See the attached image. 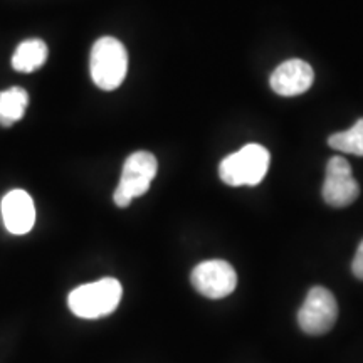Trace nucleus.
Segmentation results:
<instances>
[{
    "mask_svg": "<svg viewBox=\"0 0 363 363\" xmlns=\"http://www.w3.org/2000/svg\"><path fill=\"white\" fill-rule=\"evenodd\" d=\"M123 296L121 283L115 278H104L88 283L69 293L67 305L76 316L96 320L111 315Z\"/></svg>",
    "mask_w": 363,
    "mask_h": 363,
    "instance_id": "f257e3e1",
    "label": "nucleus"
},
{
    "mask_svg": "<svg viewBox=\"0 0 363 363\" xmlns=\"http://www.w3.org/2000/svg\"><path fill=\"white\" fill-rule=\"evenodd\" d=\"M269 162V152L262 145L249 143L220 162V180L230 187H254L264 180Z\"/></svg>",
    "mask_w": 363,
    "mask_h": 363,
    "instance_id": "f03ea898",
    "label": "nucleus"
},
{
    "mask_svg": "<svg viewBox=\"0 0 363 363\" xmlns=\"http://www.w3.org/2000/svg\"><path fill=\"white\" fill-rule=\"evenodd\" d=\"M89 71L93 83L103 91L120 88L128 71V52L115 38H101L91 49Z\"/></svg>",
    "mask_w": 363,
    "mask_h": 363,
    "instance_id": "7ed1b4c3",
    "label": "nucleus"
},
{
    "mask_svg": "<svg viewBox=\"0 0 363 363\" xmlns=\"http://www.w3.org/2000/svg\"><path fill=\"white\" fill-rule=\"evenodd\" d=\"M157 170L158 162L153 153L145 152V150L131 153L126 158L123 170H121L120 184H118L115 195H113L116 206L128 207L133 199L147 194L153 179H155Z\"/></svg>",
    "mask_w": 363,
    "mask_h": 363,
    "instance_id": "20e7f679",
    "label": "nucleus"
},
{
    "mask_svg": "<svg viewBox=\"0 0 363 363\" xmlns=\"http://www.w3.org/2000/svg\"><path fill=\"white\" fill-rule=\"evenodd\" d=\"M338 318V305L333 293L323 286H315L306 294L298 311L299 328L306 335H325L333 328Z\"/></svg>",
    "mask_w": 363,
    "mask_h": 363,
    "instance_id": "39448f33",
    "label": "nucleus"
},
{
    "mask_svg": "<svg viewBox=\"0 0 363 363\" xmlns=\"http://www.w3.org/2000/svg\"><path fill=\"white\" fill-rule=\"evenodd\" d=\"M190 281L202 296L220 299L229 296L234 291L235 286H238V274L227 261L212 259L195 266L192 274H190Z\"/></svg>",
    "mask_w": 363,
    "mask_h": 363,
    "instance_id": "423d86ee",
    "label": "nucleus"
},
{
    "mask_svg": "<svg viewBox=\"0 0 363 363\" xmlns=\"http://www.w3.org/2000/svg\"><path fill=\"white\" fill-rule=\"evenodd\" d=\"M321 195L328 206L337 208L352 206L360 195V185L353 179L350 163L343 157L330 158Z\"/></svg>",
    "mask_w": 363,
    "mask_h": 363,
    "instance_id": "0eeeda50",
    "label": "nucleus"
},
{
    "mask_svg": "<svg viewBox=\"0 0 363 363\" xmlns=\"http://www.w3.org/2000/svg\"><path fill=\"white\" fill-rule=\"evenodd\" d=\"M315 71L303 59H289L276 67L271 74L269 84L279 96H299L311 88Z\"/></svg>",
    "mask_w": 363,
    "mask_h": 363,
    "instance_id": "6e6552de",
    "label": "nucleus"
},
{
    "mask_svg": "<svg viewBox=\"0 0 363 363\" xmlns=\"http://www.w3.org/2000/svg\"><path fill=\"white\" fill-rule=\"evenodd\" d=\"M2 219L9 233L22 235L30 233L35 222V207L30 195L24 190H11L2 199Z\"/></svg>",
    "mask_w": 363,
    "mask_h": 363,
    "instance_id": "1a4fd4ad",
    "label": "nucleus"
},
{
    "mask_svg": "<svg viewBox=\"0 0 363 363\" xmlns=\"http://www.w3.org/2000/svg\"><path fill=\"white\" fill-rule=\"evenodd\" d=\"M48 45L40 39H27L17 45L12 56V67L19 72H34L48 61Z\"/></svg>",
    "mask_w": 363,
    "mask_h": 363,
    "instance_id": "9d476101",
    "label": "nucleus"
},
{
    "mask_svg": "<svg viewBox=\"0 0 363 363\" xmlns=\"http://www.w3.org/2000/svg\"><path fill=\"white\" fill-rule=\"evenodd\" d=\"M29 104V94L24 88H13L0 91V125L12 126L22 120Z\"/></svg>",
    "mask_w": 363,
    "mask_h": 363,
    "instance_id": "9b49d317",
    "label": "nucleus"
},
{
    "mask_svg": "<svg viewBox=\"0 0 363 363\" xmlns=\"http://www.w3.org/2000/svg\"><path fill=\"white\" fill-rule=\"evenodd\" d=\"M328 145L338 152L363 157V118H360L352 128L331 135Z\"/></svg>",
    "mask_w": 363,
    "mask_h": 363,
    "instance_id": "f8f14e48",
    "label": "nucleus"
},
{
    "mask_svg": "<svg viewBox=\"0 0 363 363\" xmlns=\"http://www.w3.org/2000/svg\"><path fill=\"white\" fill-rule=\"evenodd\" d=\"M352 271H353V274H355L357 279L363 281V240H362L360 246H358V249H357L355 257H353Z\"/></svg>",
    "mask_w": 363,
    "mask_h": 363,
    "instance_id": "ddd939ff",
    "label": "nucleus"
}]
</instances>
